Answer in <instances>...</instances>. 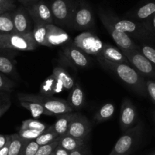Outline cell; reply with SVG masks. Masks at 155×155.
<instances>
[{
  "label": "cell",
  "mask_w": 155,
  "mask_h": 155,
  "mask_svg": "<svg viewBox=\"0 0 155 155\" xmlns=\"http://www.w3.org/2000/svg\"><path fill=\"white\" fill-rule=\"evenodd\" d=\"M151 155H155V152H154V153H153V154H152Z\"/></svg>",
  "instance_id": "cell-49"
},
{
  "label": "cell",
  "mask_w": 155,
  "mask_h": 155,
  "mask_svg": "<svg viewBox=\"0 0 155 155\" xmlns=\"http://www.w3.org/2000/svg\"><path fill=\"white\" fill-rule=\"evenodd\" d=\"M9 137V135H6V136H4V135H0V149H1L5 145Z\"/></svg>",
  "instance_id": "cell-44"
},
{
  "label": "cell",
  "mask_w": 155,
  "mask_h": 155,
  "mask_svg": "<svg viewBox=\"0 0 155 155\" xmlns=\"http://www.w3.org/2000/svg\"><path fill=\"white\" fill-rule=\"evenodd\" d=\"M47 126L36 119H27L21 123L20 130H36L44 131Z\"/></svg>",
  "instance_id": "cell-31"
},
{
  "label": "cell",
  "mask_w": 155,
  "mask_h": 155,
  "mask_svg": "<svg viewBox=\"0 0 155 155\" xmlns=\"http://www.w3.org/2000/svg\"><path fill=\"white\" fill-rule=\"evenodd\" d=\"M155 15V0H148L132 12L130 17L133 21L146 22Z\"/></svg>",
  "instance_id": "cell-18"
},
{
  "label": "cell",
  "mask_w": 155,
  "mask_h": 155,
  "mask_svg": "<svg viewBox=\"0 0 155 155\" xmlns=\"http://www.w3.org/2000/svg\"><path fill=\"white\" fill-rule=\"evenodd\" d=\"M115 112V106L112 103H107L102 106L94 115V120L97 124L109 120Z\"/></svg>",
  "instance_id": "cell-28"
},
{
  "label": "cell",
  "mask_w": 155,
  "mask_h": 155,
  "mask_svg": "<svg viewBox=\"0 0 155 155\" xmlns=\"http://www.w3.org/2000/svg\"><path fill=\"white\" fill-rule=\"evenodd\" d=\"M94 26V16L91 6L83 1L76 2L71 20V28L75 30H87Z\"/></svg>",
  "instance_id": "cell-7"
},
{
  "label": "cell",
  "mask_w": 155,
  "mask_h": 155,
  "mask_svg": "<svg viewBox=\"0 0 155 155\" xmlns=\"http://www.w3.org/2000/svg\"><path fill=\"white\" fill-rule=\"evenodd\" d=\"M0 44L4 48L16 51H33L38 45L33 37V33L0 34Z\"/></svg>",
  "instance_id": "cell-4"
},
{
  "label": "cell",
  "mask_w": 155,
  "mask_h": 155,
  "mask_svg": "<svg viewBox=\"0 0 155 155\" xmlns=\"http://www.w3.org/2000/svg\"><path fill=\"white\" fill-rule=\"evenodd\" d=\"M103 24V27L106 28L109 34L112 37V40L115 42L117 46L119 47L122 51H131V50L138 49V45H137L134 42L133 39L126 33H122L114 29L106 21H100Z\"/></svg>",
  "instance_id": "cell-14"
},
{
  "label": "cell",
  "mask_w": 155,
  "mask_h": 155,
  "mask_svg": "<svg viewBox=\"0 0 155 155\" xmlns=\"http://www.w3.org/2000/svg\"><path fill=\"white\" fill-rule=\"evenodd\" d=\"M15 33L12 19V11L5 12L0 15V34Z\"/></svg>",
  "instance_id": "cell-26"
},
{
  "label": "cell",
  "mask_w": 155,
  "mask_h": 155,
  "mask_svg": "<svg viewBox=\"0 0 155 155\" xmlns=\"http://www.w3.org/2000/svg\"><path fill=\"white\" fill-rule=\"evenodd\" d=\"M91 131V125L89 120L81 114L74 113L66 135L85 141Z\"/></svg>",
  "instance_id": "cell-10"
},
{
  "label": "cell",
  "mask_w": 155,
  "mask_h": 155,
  "mask_svg": "<svg viewBox=\"0 0 155 155\" xmlns=\"http://www.w3.org/2000/svg\"><path fill=\"white\" fill-rule=\"evenodd\" d=\"M70 40L69 35L54 24H47V47L65 45Z\"/></svg>",
  "instance_id": "cell-17"
},
{
  "label": "cell",
  "mask_w": 155,
  "mask_h": 155,
  "mask_svg": "<svg viewBox=\"0 0 155 155\" xmlns=\"http://www.w3.org/2000/svg\"><path fill=\"white\" fill-rule=\"evenodd\" d=\"M74 115V112L64 114L58 116L56 123L53 125L55 132L59 136H65L67 134L68 127L71 124L72 118Z\"/></svg>",
  "instance_id": "cell-22"
},
{
  "label": "cell",
  "mask_w": 155,
  "mask_h": 155,
  "mask_svg": "<svg viewBox=\"0 0 155 155\" xmlns=\"http://www.w3.org/2000/svg\"><path fill=\"white\" fill-rule=\"evenodd\" d=\"M38 1H40V0H18V2H21V5H22L23 6H24L25 8L34 4L35 2H36Z\"/></svg>",
  "instance_id": "cell-43"
},
{
  "label": "cell",
  "mask_w": 155,
  "mask_h": 155,
  "mask_svg": "<svg viewBox=\"0 0 155 155\" xmlns=\"http://www.w3.org/2000/svg\"><path fill=\"white\" fill-rule=\"evenodd\" d=\"M19 101H30L41 104L46 110L50 111L53 116H59L67 113L74 112L67 101L62 98L43 95L41 94L18 93L17 95Z\"/></svg>",
  "instance_id": "cell-3"
},
{
  "label": "cell",
  "mask_w": 155,
  "mask_h": 155,
  "mask_svg": "<svg viewBox=\"0 0 155 155\" xmlns=\"http://www.w3.org/2000/svg\"><path fill=\"white\" fill-rule=\"evenodd\" d=\"M62 54L66 60L77 68H88L90 64L89 58L86 53L78 48L74 43L65 45L62 47Z\"/></svg>",
  "instance_id": "cell-13"
},
{
  "label": "cell",
  "mask_w": 155,
  "mask_h": 155,
  "mask_svg": "<svg viewBox=\"0 0 155 155\" xmlns=\"http://www.w3.org/2000/svg\"><path fill=\"white\" fill-rule=\"evenodd\" d=\"M138 119L136 107L128 98H125L122 103L119 116V126L122 132L135 127Z\"/></svg>",
  "instance_id": "cell-15"
},
{
  "label": "cell",
  "mask_w": 155,
  "mask_h": 155,
  "mask_svg": "<svg viewBox=\"0 0 155 155\" xmlns=\"http://www.w3.org/2000/svg\"><path fill=\"white\" fill-rule=\"evenodd\" d=\"M12 105V99L9 92H0V117L5 114Z\"/></svg>",
  "instance_id": "cell-33"
},
{
  "label": "cell",
  "mask_w": 155,
  "mask_h": 155,
  "mask_svg": "<svg viewBox=\"0 0 155 155\" xmlns=\"http://www.w3.org/2000/svg\"><path fill=\"white\" fill-rule=\"evenodd\" d=\"M11 142V135L9 136V139H8L7 142H6L5 145L0 149V155H8L9 154V145H10Z\"/></svg>",
  "instance_id": "cell-41"
},
{
  "label": "cell",
  "mask_w": 155,
  "mask_h": 155,
  "mask_svg": "<svg viewBox=\"0 0 155 155\" xmlns=\"http://www.w3.org/2000/svg\"><path fill=\"white\" fill-rule=\"evenodd\" d=\"M67 102L74 110L81 109L84 104V93L78 83H75L72 89L70 90Z\"/></svg>",
  "instance_id": "cell-21"
},
{
  "label": "cell",
  "mask_w": 155,
  "mask_h": 155,
  "mask_svg": "<svg viewBox=\"0 0 155 155\" xmlns=\"http://www.w3.org/2000/svg\"><path fill=\"white\" fill-rule=\"evenodd\" d=\"M33 37L37 45L47 46V24L40 22H33Z\"/></svg>",
  "instance_id": "cell-24"
},
{
  "label": "cell",
  "mask_w": 155,
  "mask_h": 155,
  "mask_svg": "<svg viewBox=\"0 0 155 155\" xmlns=\"http://www.w3.org/2000/svg\"><path fill=\"white\" fill-rule=\"evenodd\" d=\"M21 107L27 109L30 112L31 115L34 119L38 118L41 115H46V116H53L52 113L46 110L41 104L36 102H30V101H19Z\"/></svg>",
  "instance_id": "cell-27"
},
{
  "label": "cell",
  "mask_w": 155,
  "mask_h": 155,
  "mask_svg": "<svg viewBox=\"0 0 155 155\" xmlns=\"http://www.w3.org/2000/svg\"><path fill=\"white\" fill-rule=\"evenodd\" d=\"M59 137H58L51 143L40 146L35 155H50L52 153H53L56 147L59 145Z\"/></svg>",
  "instance_id": "cell-36"
},
{
  "label": "cell",
  "mask_w": 155,
  "mask_h": 155,
  "mask_svg": "<svg viewBox=\"0 0 155 155\" xmlns=\"http://www.w3.org/2000/svg\"><path fill=\"white\" fill-rule=\"evenodd\" d=\"M13 54V50L6 48L0 49V73L17 80L19 77L15 68Z\"/></svg>",
  "instance_id": "cell-16"
},
{
  "label": "cell",
  "mask_w": 155,
  "mask_h": 155,
  "mask_svg": "<svg viewBox=\"0 0 155 155\" xmlns=\"http://www.w3.org/2000/svg\"><path fill=\"white\" fill-rule=\"evenodd\" d=\"M69 155H92V154H91L88 147L84 144L83 146L79 148L78 149L70 153Z\"/></svg>",
  "instance_id": "cell-40"
},
{
  "label": "cell",
  "mask_w": 155,
  "mask_h": 155,
  "mask_svg": "<svg viewBox=\"0 0 155 155\" xmlns=\"http://www.w3.org/2000/svg\"><path fill=\"white\" fill-rule=\"evenodd\" d=\"M73 43L87 54L99 57L104 42L91 32H83L76 36Z\"/></svg>",
  "instance_id": "cell-9"
},
{
  "label": "cell",
  "mask_w": 155,
  "mask_h": 155,
  "mask_svg": "<svg viewBox=\"0 0 155 155\" xmlns=\"http://www.w3.org/2000/svg\"><path fill=\"white\" fill-rule=\"evenodd\" d=\"M153 121H154V123H155V110L153 112Z\"/></svg>",
  "instance_id": "cell-46"
},
{
  "label": "cell",
  "mask_w": 155,
  "mask_h": 155,
  "mask_svg": "<svg viewBox=\"0 0 155 155\" xmlns=\"http://www.w3.org/2000/svg\"><path fill=\"white\" fill-rule=\"evenodd\" d=\"M27 141L24 140L18 133L11 135V142L8 155H21L24 145Z\"/></svg>",
  "instance_id": "cell-29"
},
{
  "label": "cell",
  "mask_w": 155,
  "mask_h": 155,
  "mask_svg": "<svg viewBox=\"0 0 155 155\" xmlns=\"http://www.w3.org/2000/svg\"><path fill=\"white\" fill-rule=\"evenodd\" d=\"M70 152H68V151L65 150L64 148H62V147H60L59 145H58L56 148V149L54 150V155H69Z\"/></svg>",
  "instance_id": "cell-42"
},
{
  "label": "cell",
  "mask_w": 155,
  "mask_h": 155,
  "mask_svg": "<svg viewBox=\"0 0 155 155\" xmlns=\"http://www.w3.org/2000/svg\"><path fill=\"white\" fill-rule=\"evenodd\" d=\"M50 155H54V151H53V153H52V154Z\"/></svg>",
  "instance_id": "cell-48"
},
{
  "label": "cell",
  "mask_w": 155,
  "mask_h": 155,
  "mask_svg": "<svg viewBox=\"0 0 155 155\" xmlns=\"http://www.w3.org/2000/svg\"><path fill=\"white\" fill-rule=\"evenodd\" d=\"M2 48H4V47H3L2 45L1 44H0V49H2Z\"/></svg>",
  "instance_id": "cell-47"
},
{
  "label": "cell",
  "mask_w": 155,
  "mask_h": 155,
  "mask_svg": "<svg viewBox=\"0 0 155 155\" xmlns=\"http://www.w3.org/2000/svg\"><path fill=\"white\" fill-rule=\"evenodd\" d=\"M0 7L6 11H14L16 8L15 0H0Z\"/></svg>",
  "instance_id": "cell-39"
},
{
  "label": "cell",
  "mask_w": 155,
  "mask_h": 155,
  "mask_svg": "<svg viewBox=\"0 0 155 155\" xmlns=\"http://www.w3.org/2000/svg\"><path fill=\"white\" fill-rule=\"evenodd\" d=\"M98 16L100 21H106L114 29L126 33L131 37L139 40H147L153 37L154 33H152L145 23L138 22L133 20L122 19L112 12L100 8Z\"/></svg>",
  "instance_id": "cell-2"
},
{
  "label": "cell",
  "mask_w": 155,
  "mask_h": 155,
  "mask_svg": "<svg viewBox=\"0 0 155 155\" xmlns=\"http://www.w3.org/2000/svg\"><path fill=\"white\" fill-rule=\"evenodd\" d=\"M43 132L36 130H19L18 135L25 141H35Z\"/></svg>",
  "instance_id": "cell-35"
},
{
  "label": "cell",
  "mask_w": 155,
  "mask_h": 155,
  "mask_svg": "<svg viewBox=\"0 0 155 155\" xmlns=\"http://www.w3.org/2000/svg\"><path fill=\"white\" fill-rule=\"evenodd\" d=\"M39 147L35 141H27L24 145L21 155H35Z\"/></svg>",
  "instance_id": "cell-37"
},
{
  "label": "cell",
  "mask_w": 155,
  "mask_h": 155,
  "mask_svg": "<svg viewBox=\"0 0 155 155\" xmlns=\"http://www.w3.org/2000/svg\"><path fill=\"white\" fill-rule=\"evenodd\" d=\"M122 52L126 56L130 64L144 78L155 80V66L138 49L123 51Z\"/></svg>",
  "instance_id": "cell-8"
},
{
  "label": "cell",
  "mask_w": 155,
  "mask_h": 155,
  "mask_svg": "<svg viewBox=\"0 0 155 155\" xmlns=\"http://www.w3.org/2000/svg\"><path fill=\"white\" fill-rule=\"evenodd\" d=\"M103 68L115 74L119 80L141 96H147L145 79L131 64L114 63L103 58H97Z\"/></svg>",
  "instance_id": "cell-1"
},
{
  "label": "cell",
  "mask_w": 155,
  "mask_h": 155,
  "mask_svg": "<svg viewBox=\"0 0 155 155\" xmlns=\"http://www.w3.org/2000/svg\"><path fill=\"white\" fill-rule=\"evenodd\" d=\"M76 2L73 0H52L50 3L53 24L60 27H71Z\"/></svg>",
  "instance_id": "cell-5"
},
{
  "label": "cell",
  "mask_w": 155,
  "mask_h": 155,
  "mask_svg": "<svg viewBox=\"0 0 155 155\" xmlns=\"http://www.w3.org/2000/svg\"><path fill=\"white\" fill-rule=\"evenodd\" d=\"M16 86V83L7 76L0 73V92H5L10 93L14 88Z\"/></svg>",
  "instance_id": "cell-34"
},
{
  "label": "cell",
  "mask_w": 155,
  "mask_h": 155,
  "mask_svg": "<svg viewBox=\"0 0 155 155\" xmlns=\"http://www.w3.org/2000/svg\"><path fill=\"white\" fill-rule=\"evenodd\" d=\"M84 144L85 141L79 140V139H75L72 136H68V135L59 136V145L70 153L78 149Z\"/></svg>",
  "instance_id": "cell-25"
},
{
  "label": "cell",
  "mask_w": 155,
  "mask_h": 155,
  "mask_svg": "<svg viewBox=\"0 0 155 155\" xmlns=\"http://www.w3.org/2000/svg\"><path fill=\"white\" fill-rule=\"evenodd\" d=\"M142 128V124H138L123 132L109 155H129L140 139Z\"/></svg>",
  "instance_id": "cell-6"
},
{
  "label": "cell",
  "mask_w": 155,
  "mask_h": 155,
  "mask_svg": "<svg viewBox=\"0 0 155 155\" xmlns=\"http://www.w3.org/2000/svg\"><path fill=\"white\" fill-rule=\"evenodd\" d=\"M12 19L15 33L24 34L33 31V21L24 6H20L12 11Z\"/></svg>",
  "instance_id": "cell-11"
},
{
  "label": "cell",
  "mask_w": 155,
  "mask_h": 155,
  "mask_svg": "<svg viewBox=\"0 0 155 155\" xmlns=\"http://www.w3.org/2000/svg\"><path fill=\"white\" fill-rule=\"evenodd\" d=\"M58 137H59V136L55 132L53 127V126H50V127H47L43 132L42 134L35 140V142L38 144L39 146H42V145H47V144L51 143L52 142H53Z\"/></svg>",
  "instance_id": "cell-30"
},
{
  "label": "cell",
  "mask_w": 155,
  "mask_h": 155,
  "mask_svg": "<svg viewBox=\"0 0 155 155\" xmlns=\"http://www.w3.org/2000/svg\"><path fill=\"white\" fill-rule=\"evenodd\" d=\"M97 58H103L114 63H122L130 64L128 59L124 55L121 50L113 45L104 42L102 51Z\"/></svg>",
  "instance_id": "cell-19"
},
{
  "label": "cell",
  "mask_w": 155,
  "mask_h": 155,
  "mask_svg": "<svg viewBox=\"0 0 155 155\" xmlns=\"http://www.w3.org/2000/svg\"><path fill=\"white\" fill-rule=\"evenodd\" d=\"M147 95L150 98L152 102L155 104V80L145 79Z\"/></svg>",
  "instance_id": "cell-38"
},
{
  "label": "cell",
  "mask_w": 155,
  "mask_h": 155,
  "mask_svg": "<svg viewBox=\"0 0 155 155\" xmlns=\"http://www.w3.org/2000/svg\"><path fill=\"white\" fill-rule=\"evenodd\" d=\"M138 51L155 66V48L147 44L138 45Z\"/></svg>",
  "instance_id": "cell-32"
},
{
  "label": "cell",
  "mask_w": 155,
  "mask_h": 155,
  "mask_svg": "<svg viewBox=\"0 0 155 155\" xmlns=\"http://www.w3.org/2000/svg\"><path fill=\"white\" fill-rule=\"evenodd\" d=\"M53 74L60 81L62 86L66 90H71L74 87L75 83L70 74L61 67H55L53 70Z\"/></svg>",
  "instance_id": "cell-23"
},
{
  "label": "cell",
  "mask_w": 155,
  "mask_h": 155,
  "mask_svg": "<svg viewBox=\"0 0 155 155\" xmlns=\"http://www.w3.org/2000/svg\"><path fill=\"white\" fill-rule=\"evenodd\" d=\"M62 89L64 88L62 83L52 74L41 84L40 94L46 96L53 97V95L60 93Z\"/></svg>",
  "instance_id": "cell-20"
},
{
  "label": "cell",
  "mask_w": 155,
  "mask_h": 155,
  "mask_svg": "<svg viewBox=\"0 0 155 155\" xmlns=\"http://www.w3.org/2000/svg\"><path fill=\"white\" fill-rule=\"evenodd\" d=\"M9 12V11H6L5 9H4V8H2L0 7V15L2 13H4V12Z\"/></svg>",
  "instance_id": "cell-45"
},
{
  "label": "cell",
  "mask_w": 155,
  "mask_h": 155,
  "mask_svg": "<svg viewBox=\"0 0 155 155\" xmlns=\"http://www.w3.org/2000/svg\"><path fill=\"white\" fill-rule=\"evenodd\" d=\"M26 8L33 22H40L45 24H53L50 4L44 0H40Z\"/></svg>",
  "instance_id": "cell-12"
}]
</instances>
